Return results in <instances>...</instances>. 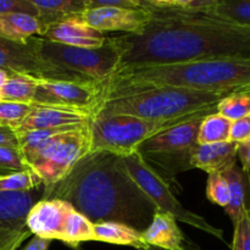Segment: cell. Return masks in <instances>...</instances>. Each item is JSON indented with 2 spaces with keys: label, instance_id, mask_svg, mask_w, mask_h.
Returning a JSON list of instances; mask_svg holds the SVG:
<instances>
[{
  "label": "cell",
  "instance_id": "13",
  "mask_svg": "<svg viewBox=\"0 0 250 250\" xmlns=\"http://www.w3.org/2000/svg\"><path fill=\"white\" fill-rule=\"evenodd\" d=\"M70 208L71 204L61 199L38 200L27 215V229L41 238L61 241L63 224Z\"/></svg>",
  "mask_w": 250,
  "mask_h": 250
},
{
  "label": "cell",
  "instance_id": "24",
  "mask_svg": "<svg viewBox=\"0 0 250 250\" xmlns=\"http://www.w3.org/2000/svg\"><path fill=\"white\" fill-rule=\"evenodd\" d=\"M205 16L238 26L250 27V0H216Z\"/></svg>",
  "mask_w": 250,
  "mask_h": 250
},
{
  "label": "cell",
  "instance_id": "9",
  "mask_svg": "<svg viewBox=\"0 0 250 250\" xmlns=\"http://www.w3.org/2000/svg\"><path fill=\"white\" fill-rule=\"evenodd\" d=\"M122 161L129 177L142 190V193L153 203L158 211L172 215L177 221L185 222L194 229L224 241V231L212 226L200 215L186 209L170 189L168 183L146 163L138 151L122 158Z\"/></svg>",
  "mask_w": 250,
  "mask_h": 250
},
{
  "label": "cell",
  "instance_id": "18",
  "mask_svg": "<svg viewBox=\"0 0 250 250\" xmlns=\"http://www.w3.org/2000/svg\"><path fill=\"white\" fill-rule=\"evenodd\" d=\"M34 190L0 193V229L28 231L27 215L38 202Z\"/></svg>",
  "mask_w": 250,
  "mask_h": 250
},
{
  "label": "cell",
  "instance_id": "21",
  "mask_svg": "<svg viewBox=\"0 0 250 250\" xmlns=\"http://www.w3.org/2000/svg\"><path fill=\"white\" fill-rule=\"evenodd\" d=\"M32 4L43 28L68 17L80 16L85 10V0H32Z\"/></svg>",
  "mask_w": 250,
  "mask_h": 250
},
{
  "label": "cell",
  "instance_id": "25",
  "mask_svg": "<svg viewBox=\"0 0 250 250\" xmlns=\"http://www.w3.org/2000/svg\"><path fill=\"white\" fill-rule=\"evenodd\" d=\"M61 241L71 246L94 241V224L71 205L62 229Z\"/></svg>",
  "mask_w": 250,
  "mask_h": 250
},
{
  "label": "cell",
  "instance_id": "35",
  "mask_svg": "<svg viewBox=\"0 0 250 250\" xmlns=\"http://www.w3.org/2000/svg\"><path fill=\"white\" fill-rule=\"evenodd\" d=\"M143 0H85V9L92 7H122V9H139Z\"/></svg>",
  "mask_w": 250,
  "mask_h": 250
},
{
  "label": "cell",
  "instance_id": "4",
  "mask_svg": "<svg viewBox=\"0 0 250 250\" xmlns=\"http://www.w3.org/2000/svg\"><path fill=\"white\" fill-rule=\"evenodd\" d=\"M229 95V93L200 92L175 87L153 88L106 100L97 115H128L148 121L186 120L200 114L216 112L217 103Z\"/></svg>",
  "mask_w": 250,
  "mask_h": 250
},
{
  "label": "cell",
  "instance_id": "12",
  "mask_svg": "<svg viewBox=\"0 0 250 250\" xmlns=\"http://www.w3.org/2000/svg\"><path fill=\"white\" fill-rule=\"evenodd\" d=\"M151 14L143 6L139 9L122 7H92L81 14V19L100 33L121 32L122 34H136L141 32L151 20Z\"/></svg>",
  "mask_w": 250,
  "mask_h": 250
},
{
  "label": "cell",
  "instance_id": "36",
  "mask_svg": "<svg viewBox=\"0 0 250 250\" xmlns=\"http://www.w3.org/2000/svg\"><path fill=\"white\" fill-rule=\"evenodd\" d=\"M0 146L19 149V141L15 129L0 125Z\"/></svg>",
  "mask_w": 250,
  "mask_h": 250
},
{
  "label": "cell",
  "instance_id": "1",
  "mask_svg": "<svg viewBox=\"0 0 250 250\" xmlns=\"http://www.w3.org/2000/svg\"><path fill=\"white\" fill-rule=\"evenodd\" d=\"M136 34L112 37L120 67L159 66L224 59H250V27L205 15H151Z\"/></svg>",
  "mask_w": 250,
  "mask_h": 250
},
{
  "label": "cell",
  "instance_id": "2",
  "mask_svg": "<svg viewBox=\"0 0 250 250\" xmlns=\"http://www.w3.org/2000/svg\"><path fill=\"white\" fill-rule=\"evenodd\" d=\"M42 199H61L93 224L119 222L143 232L156 209L125 168L121 156L90 153Z\"/></svg>",
  "mask_w": 250,
  "mask_h": 250
},
{
  "label": "cell",
  "instance_id": "5",
  "mask_svg": "<svg viewBox=\"0 0 250 250\" xmlns=\"http://www.w3.org/2000/svg\"><path fill=\"white\" fill-rule=\"evenodd\" d=\"M36 48L43 60L84 80L103 85L120 67L121 54L112 37L99 48H80L36 37Z\"/></svg>",
  "mask_w": 250,
  "mask_h": 250
},
{
  "label": "cell",
  "instance_id": "10",
  "mask_svg": "<svg viewBox=\"0 0 250 250\" xmlns=\"http://www.w3.org/2000/svg\"><path fill=\"white\" fill-rule=\"evenodd\" d=\"M36 83L32 105L63 107L95 116L103 104V87L95 82L37 77Z\"/></svg>",
  "mask_w": 250,
  "mask_h": 250
},
{
  "label": "cell",
  "instance_id": "28",
  "mask_svg": "<svg viewBox=\"0 0 250 250\" xmlns=\"http://www.w3.org/2000/svg\"><path fill=\"white\" fill-rule=\"evenodd\" d=\"M43 182L41 178L31 170L0 177V193L4 192H23L42 187Z\"/></svg>",
  "mask_w": 250,
  "mask_h": 250
},
{
  "label": "cell",
  "instance_id": "20",
  "mask_svg": "<svg viewBox=\"0 0 250 250\" xmlns=\"http://www.w3.org/2000/svg\"><path fill=\"white\" fill-rule=\"evenodd\" d=\"M222 175L227 180L229 187V202L225 210L234 226L247 212V204L250 194L248 172L236 165Z\"/></svg>",
  "mask_w": 250,
  "mask_h": 250
},
{
  "label": "cell",
  "instance_id": "34",
  "mask_svg": "<svg viewBox=\"0 0 250 250\" xmlns=\"http://www.w3.org/2000/svg\"><path fill=\"white\" fill-rule=\"evenodd\" d=\"M229 141L236 144L250 141V115L232 122Z\"/></svg>",
  "mask_w": 250,
  "mask_h": 250
},
{
  "label": "cell",
  "instance_id": "40",
  "mask_svg": "<svg viewBox=\"0 0 250 250\" xmlns=\"http://www.w3.org/2000/svg\"><path fill=\"white\" fill-rule=\"evenodd\" d=\"M247 215H248V217H249V220H250V194H249L248 204H247Z\"/></svg>",
  "mask_w": 250,
  "mask_h": 250
},
{
  "label": "cell",
  "instance_id": "7",
  "mask_svg": "<svg viewBox=\"0 0 250 250\" xmlns=\"http://www.w3.org/2000/svg\"><path fill=\"white\" fill-rule=\"evenodd\" d=\"M90 121L46 139L24 158L28 167L42 180L44 189L60 182L89 154Z\"/></svg>",
  "mask_w": 250,
  "mask_h": 250
},
{
  "label": "cell",
  "instance_id": "11",
  "mask_svg": "<svg viewBox=\"0 0 250 250\" xmlns=\"http://www.w3.org/2000/svg\"><path fill=\"white\" fill-rule=\"evenodd\" d=\"M0 70L51 80L87 81L43 60L37 51L36 37L24 44L0 37Z\"/></svg>",
  "mask_w": 250,
  "mask_h": 250
},
{
  "label": "cell",
  "instance_id": "26",
  "mask_svg": "<svg viewBox=\"0 0 250 250\" xmlns=\"http://www.w3.org/2000/svg\"><path fill=\"white\" fill-rule=\"evenodd\" d=\"M232 122L217 112L207 115L202 120L198 131L197 144H211L229 142Z\"/></svg>",
  "mask_w": 250,
  "mask_h": 250
},
{
  "label": "cell",
  "instance_id": "14",
  "mask_svg": "<svg viewBox=\"0 0 250 250\" xmlns=\"http://www.w3.org/2000/svg\"><path fill=\"white\" fill-rule=\"evenodd\" d=\"M42 38L54 43L80 48H99L107 41L106 34L88 26L80 16L68 17L44 28Z\"/></svg>",
  "mask_w": 250,
  "mask_h": 250
},
{
  "label": "cell",
  "instance_id": "32",
  "mask_svg": "<svg viewBox=\"0 0 250 250\" xmlns=\"http://www.w3.org/2000/svg\"><path fill=\"white\" fill-rule=\"evenodd\" d=\"M232 250H250V220L247 212L234 225Z\"/></svg>",
  "mask_w": 250,
  "mask_h": 250
},
{
  "label": "cell",
  "instance_id": "39",
  "mask_svg": "<svg viewBox=\"0 0 250 250\" xmlns=\"http://www.w3.org/2000/svg\"><path fill=\"white\" fill-rule=\"evenodd\" d=\"M9 75H10V72H7V71L0 70V93H1L5 83H6L7 78H9Z\"/></svg>",
  "mask_w": 250,
  "mask_h": 250
},
{
  "label": "cell",
  "instance_id": "17",
  "mask_svg": "<svg viewBox=\"0 0 250 250\" xmlns=\"http://www.w3.org/2000/svg\"><path fill=\"white\" fill-rule=\"evenodd\" d=\"M237 144L221 142L211 144H195L190 154L192 168L210 173H224L237 165Z\"/></svg>",
  "mask_w": 250,
  "mask_h": 250
},
{
  "label": "cell",
  "instance_id": "6",
  "mask_svg": "<svg viewBox=\"0 0 250 250\" xmlns=\"http://www.w3.org/2000/svg\"><path fill=\"white\" fill-rule=\"evenodd\" d=\"M186 120L148 121L128 115H95L90 121L89 154L104 151L121 158L132 155L149 138Z\"/></svg>",
  "mask_w": 250,
  "mask_h": 250
},
{
  "label": "cell",
  "instance_id": "27",
  "mask_svg": "<svg viewBox=\"0 0 250 250\" xmlns=\"http://www.w3.org/2000/svg\"><path fill=\"white\" fill-rule=\"evenodd\" d=\"M216 112L231 122L250 115V93H233L220 100Z\"/></svg>",
  "mask_w": 250,
  "mask_h": 250
},
{
  "label": "cell",
  "instance_id": "29",
  "mask_svg": "<svg viewBox=\"0 0 250 250\" xmlns=\"http://www.w3.org/2000/svg\"><path fill=\"white\" fill-rule=\"evenodd\" d=\"M32 110L31 104L0 102V125L19 129Z\"/></svg>",
  "mask_w": 250,
  "mask_h": 250
},
{
  "label": "cell",
  "instance_id": "16",
  "mask_svg": "<svg viewBox=\"0 0 250 250\" xmlns=\"http://www.w3.org/2000/svg\"><path fill=\"white\" fill-rule=\"evenodd\" d=\"M93 117L89 112L46 105H32L29 115L16 131L78 127L88 124Z\"/></svg>",
  "mask_w": 250,
  "mask_h": 250
},
{
  "label": "cell",
  "instance_id": "37",
  "mask_svg": "<svg viewBox=\"0 0 250 250\" xmlns=\"http://www.w3.org/2000/svg\"><path fill=\"white\" fill-rule=\"evenodd\" d=\"M237 159L242 164V170L249 172L250 170V141L237 144Z\"/></svg>",
  "mask_w": 250,
  "mask_h": 250
},
{
  "label": "cell",
  "instance_id": "22",
  "mask_svg": "<svg viewBox=\"0 0 250 250\" xmlns=\"http://www.w3.org/2000/svg\"><path fill=\"white\" fill-rule=\"evenodd\" d=\"M94 241L116 246H127L139 249L146 247L142 232L119 222H99L94 224Z\"/></svg>",
  "mask_w": 250,
  "mask_h": 250
},
{
  "label": "cell",
  "instance_id": "38",
  "mask_svg": "<svg viewBox=\"0 0 250 250\" xmlns=\"http://www.w3.org/2000/svg\"><path fill=\"white\" fill-rule=\"evenodd\" d=\"M50 242L49 239L41 238V237L34 236L32 238V241L24 247L23 250H48L49 246H50Z\"/></svg>",
  "mask_w": 250,
  "mask_h": 250
},
{
  "label": "cell",
  "instance_id": "23",
  "mask_svg": "<svg viewBox=\"0 0 250 250\" xmlns=\"http://www.w3.org/2000/svg\"><path fill=\"white\" fill-rule=\"evenodd\" d=\"M34 76L10 72L9 78L0 93V102L31 104L36 94L37 83Z\"/></svg>",
  "mask_w": 250,
  "mask_h": 250
},
{
  "label": "cell",
  "instance_id": "30",
  "mask_svg": "<svg viewBox=\"0 0 250 250\" xmlns=\"http://www.w3.org/2000/svg\"><path fill=\"white\" fill-rule=\"evenodd\" d=\"M207 197L210 202L221 208L229 205V187L222 173H210L207 182Z\"/></svg>",
  "mask_w": 250,
  "mask_h": 250
},
{
  "label": "cell",
  "instance_id": "31",
  "mask_svg": "<svg viewBox=\"0 0 250 250\" xmlns=\"http://www.w3.org/2000/svg\"><path fill=\"white\" fill-rule=\"evenodd\" d=\"M20 149L0 146V177L28 170Z\"/></svg>",
  "mask_w": 250,
  "mask_h": 250
},
{
  "label": "cell",
  "instance_id": "33",
  "mask_svg": "<svg viewBox=\"0 0 250 250\" xmlns=\"http://www.w3.org/2000/svg\"><path fill=\"white\" fill-rule=\"evenodd\" d=\"M11 12H22L37 17V10L32 0H0V15Z\"/></svg>",
  "mask_w": 250,
  "mask_h": 250
},
{
  "label": "cell",
  "instance_id": "3",
  "mask_svg": "<svg viewBox=\"0 0 250 250\" xmlns=\"http://www.w3.org/2000/svg\"><path fill=\"white\" fill-rule=\"evenodd\" d=\"M250 93V59H224L117 70L103 85V103L153 88Z\"/></svg>",
  "mask_w": 250,
  "mask_h": 250
},
{
  "label": "cell",
  "instance_id": "19",
  "mask_svg": "<svg viewBox=\"0 0 250 250\" xmlns=\"http://www.w3.org/2000/svg\"><path fill=\"white\" fill-rule=\"evenodd\" d=\"M43 26L37 17L22 12L0 15V37L16 43H27L33 37H42Z\"/></svg>",
  "mask_w": 250,
  "mask_h": 250
},
{
  "label": "cell",
  "instance_id": "15",
  "mask_svg": "<svg viewBox=\"0 0 250 250\" xmlns=\"http://www.w3.org/2000/svg\"><path fill=\"white\" fill-rule=\"evenodd\" d=\"M177 222L172 215L156 210L150 225L142 232L146 246L161 250H200L186 236Z\"/></svg>",
  "mask_w": 250,
  "mask_h": 250
},
{
  "label": "cell",
  "instance_id": "8",
  "mask_svg": "<svg viewBox=\"0 0 250 250\" xmlns=\"http://www.w3.org/2000/svg\"><path fill=\"white\" fill-rule=\"evenodd\" d=\"M207 115L209 114L193 116L151 137L139 146L138 153L164 180L189 170L192 149L197 144L199 126Z\"/></svg>",
  "mask_w": 250,
  "mask_h": 250
}]
</instances>
